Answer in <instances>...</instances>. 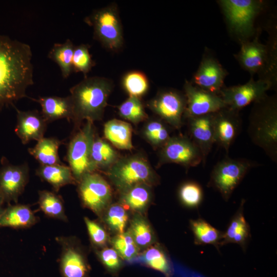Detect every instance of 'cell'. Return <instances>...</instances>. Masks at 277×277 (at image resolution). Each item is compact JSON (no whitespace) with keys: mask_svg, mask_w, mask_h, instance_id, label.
Listing matches in <instances>:
<instances>
[{"mask_svg":"<svg viewBox=\"0 0 277 277\" xmlns=\"http://www.w3.org/2000/svg\"><path fill=\"white\" fill-rule=\"evenodd\" d=\"M122 192V203L134 211L143 210L150 201L151 191L148 185H137Z\"/></svg>","mask_w":277,"mask_h":277,"instance_id":"1f68e13d","label":"cell"},{"mask_svg":"<svg viewBox=\"0 0 277 277\" xmlns=\"http://www.w3.org/2000/svg\"><path fill=\"white\" fill-rule=\"evenodd\" d=\"M62 142L54 137H43L32 148L28 149L30 155L40 165L62 164L58 155V148Z\"/></svg>","mask_w":277,"mask_h":277,"instance_id":"83f0119b","label":"cell"},{"mask_svg":"<svg viewBox=\"0 0 277 277\" xmlns=\"http://www.w3.org/2000/svg\"><path fill=\"white\" fill-rule=\"evenodd\" d=\"M85 223L92 244L95 247L104 246L108 241V235L105 229L96 222L85 217Z\"/></svg>","mask_w":277,"mask_h":277,"instance_id":"60d3db41","label":"cell"},{"mask_svg":"<svg viewBox=\"0 0 277 277\" xmlns=\"http://www.w3.org/2000/svg\"><path fill=\"white\" fill-rule=\"evenodd\" d=\"M27 163L13 165L4 163L0 168V196L5 203L17 204L29 181Z\"/></svg>","mask_w":277,"mask_h":277,"instance_id":"2e32d148","label":"cell"},{"mask_svg":"<svg viewBox=\"0 0 277 277\" xmlns=\"http://www.w3.org/2000/svg\"><path fill=\"white\" fill-rule=\"evenodd\" d=\"M55 240L61 247L60 269L62 277H88L89 266L86 258L75 239L60 236Z\"/></svg>","mask_w":277,"mask_h":277,"instance_id":"9a60e30c","label":"cell"},{"mask_svg":"<svg viewBox=\"0 0 277 277\" xmlns=\"http://www.w3.org/2000/svg\"><path fill=\"white\" fill-rule=\"evenodd\" d=\"M273 85L270 81L260 78L254 80L253 78L246 83L224 87L220 93L226 107L236 111L255 103L267 96L266 92Z\"/></svg>","mask_w":277,"mask_h":277,"instance_id":"8fae6325","label":"cell"},{"mask_svg":"<svg viewBox=\"0 0 277 277\" xmlns=\"http://www.w3.org/2000/svg\"><path fill=\"white\" fill-rule=\"evenodd\" d=\"M164 123L162 120H152L148 122L143 129L144 136L155 147L161 148L171 137Z\"/></svg>","mask_w":277,"mask_h":277,"instance_id":"d590c367","label":"cell"},{"mask_svg":"<svg viewBox=\"0 0 277 277\" xmlns=\"http://www.w3.org/2000/svg\"><path fill=\"white\" fill-rule=\"evenodd\" d=\"M93 29L94 36L104 47L117 51L123 46L122 26L117 8L114 5L94 11L85 18Z\"/></svg>","mask_w":277,"mask_h":277,"instance_id":"ba28073f","label":"cell"},{"mask_svg":"<svg viewBox=\"0 0 277 277\" xmlns=\"http://www.w3.org/2000/svg\"><path fill=\"white\" fill-rule=\"evenodd\" d=\"M184 90L186 99L184 117L186 118L213 113L226 107L220 95L204 90L187 81Z\"/></svg>","mask_w":277,"mask_h":277,"instance_id":"5bb4252c","label":"cell"},{"mask_svg":"<svg viewBox=\"0 0 277 277\" xmlns=\"http://www.w3.org/2000/svg\"><path fill=\"white\" fill-rule=\"evenodd\" d=\"M256 165L245 159L227 156L213 167L207 186L217 190L227 201L248 171Z\"/></svg>","mask_w":277,"mask_h":277,"instance_id":"8992f818","label":"cell"},{"mask_svg":"<svg viewBox=\"0 0 277 277\" xmlns=\"http://www.w3.org/2000/svg\"><path fill=\"white\" fill-rule=\"evenodd\" d=\"M95 134L93 122L86 121L69 143L67 160L77 183L86 174L96 171L91 161V146Z\"/></svg>","mask_w":277,"mask_h":277,"instance_id":"52a82bcc","label":"cell"},{"mask_svg":"<svg viewBox=\"0 0 277 277\" xmlns=\"http://www.w3.org/2000/svg\"><path fill=\"white\" fill-rule=\"evenodd\" d=\"M107 174L122 192L137 185H149L157 181V175L147 160L138 154L119 158L107 170Z\"/></svg>","mask_w":277,"mask_h":277,"instance_id":"277c9868","label":"cell"},{"mask_svg":"<svg viewBox=\"0 0 277 277\" xmlns=\"http://www.w3.org/2000/svg\"><path fill=\"white\" fill-rule=\"evenodd\" d=\"M112 243L120 256L128 262L138 254V247L129 230L126 232L117 234L112 239Z\"/></svg>","mask_w":277,"mask_h":277,"instance_id":"74e56055","label":"cell"},{"mask_svg":"<svg viewBox=\"0 0 277 277\" xmlns=\"http://www.w3.org/2000/svg\"><path fill=\"white\" fill-rule=\"evenodd\" d=\"M132 132V128L130 123L117 119L108 121L104 127L105 138L120 149L133 148Z\"/></svg>","mask_w":277,"mask_h":277,"instance_id":"d4e9b609","label":"cell"},{"mask_svg":"<svg viewBox=\"0 0 277 277\" xmlns=\"http://www.w3.org/2000/svg\"><path fill=\"white\" fill-rule=\"evenodd\" d=\"M78 183V192L83 204L97 215L108 207L112 190L106 180L96 172L84 175Z\"/></svg>","mask_w":277,"mask_h":277,"instance_id":"30bf717a","label":"cell"},{"mask_svg":"<svg viewBox=\"0 0 277 277\" xmlns=\"http://www.w3.org/2000/svg\"><path fill=\"white\" fill-rule=\"evenodd\" d=\"M72 71L88 73L94 65L89 53V46L81 44L74 46L72 57Z\"/></svg>","mask_w":277,"mask_h":277,"instance_id":"ab89813d","label":"cell"},{"mask_svg":"<svg viewBox=\"0 0 277 277\" xmlns=\"http://www.w3.org/2000/svg\"><path fill=\"white\" fill-rule=\"evenodd\" d=\"M38 220L29 205H9L0 216V227L28 228L36 224Z\"/></svg>","mask_w":277,"mask_h":277,"instance_id":"603a6c76","label":"cell"},{"mask_svg":"<svg viewBox=\"0 0 277 277\" xmlns=\"http://www.w3.org/2000/svg\"><path fill=\"white\" fill-rule=\"evenodd\" d=\"M118 113L122 118L135 124L148 117L140 98L133 96H129L118 107Z\"/></svg>","mask_w":277,"mask_h":277,"instance_id":"e575fe53","label":"cell"},{"mask_svg":"<svg viewBox=\"0 0 277 277\" xmlns=\"http://www.w3.org/2000/svg\"><path fill=\"white\" fill-rule=\"evenodd\" d=\"M249 117L248 133L254 144L262 148L274 162L277 156V105L274 96L254 103Z\"/></svg>","mask_w":277,"mask_h":277,"instance_id":"3957f363","label":"cell"},{"mask_svg":"<svg viewBox=\"0 0 277 277\" xmlns=\"http://www.w3.org/2000/svg\"><path fill=\"white\" fill-rule=\"evenodd\" d=\"M244 199L241 200L240 206L231 217L227 227L223 231L220 247L229 243L240 245L244 251L246 250L251 237L250 226L244 215Z\"/></svg>","mask_w":277,"mask_h":277,"instance_id":"44dd1931","label":"cell"},{"mask_svg":"<svg viewBox=\"0 0 277 277\" xmlns=\"http://www.w3.org/2000/svg\"><path fill=\"white\" fill-rule=\"evenodd\" d=\"M33 100L41 105V113L47 123L63 118L72 120L73 106L70 95L42 96Z\"/></svg>","mask_w":277,"mask_h":277,"instance_id":"7402d4cb","label":"cell"},{"mask_svg":"<svg viewBox=\"0 0 277 277\" xmlns=\"http://www.w3.org/2000/svg\"><path fill=\"white\" fill-rule=\"evenodd\" d=\"M107 209L105 222L108 226L118 234L124 233L128 219L125 208L119 204H113Z\"/></svg>","mask_w":277,"mask_h":277,"instance_id":"f35d334b","label":"cell"},{"mask_svg":"<svg viewBox=\"0 0 277 277\" xmlns=\"http://www.w3.org/2000/svg\"><path fill=\"white\" fill-rule=\"evenodd\" d=\"M119 159L115 149L95 134L91 150V161L95 170H107Z\"/></svg>","mask_w":277,"mask_h":277,"instance_id":"484cf974","label":"cell"},{"mask_svg":"<svg viewBox=\"0 0 277 277\" xmlns=\"http://www.w3.org/2000/svg\"><path fill=\"white\" fill-rule=\"evenodd\" d=\"M38 204L47 216L64 222L68 221L63 200L56 193L45 190L39 191Z\"/></svg>","mask_w":277,"mask_h":277,"instance_id":"f546056e","label":"cell"},{"mask_svg":"<svg viewBox=\"0 0 277 277\" xmlns=\"http://www.w3.org/2000/svg\"><path fill=\"white\" fill-rule=\"evenodd\" d=\"M122 84L129 96L140 98L147 91L149 82L147 76L140 71H130L123 77Z\"/></svg>","mask_w":277,"mask_h":277,"instance_id":"8d00e7d4","label":"cell"},{"mask_svg":"<svg viewBox=\"0 0 277 277\" xmlns=\"http://www.w3.org/2000/svg\"><path fill=\"white\" fill-rule=\"evenodd\" d=\"M203 190L197 182L192 181L184 183L179 190V197L182 204L191 209H197L203 200Z\"/></svg>","mask_w":277,"mask_h":277,"instance_id":"836d02e7","label":"cell"},{"mask_svg":"<svg viewBox=\"0 0 277 277\" xmlns=\"http://www.w3.org/2000/svg\"><path fill=\"white\" fill-rule=\"evenodd\" d=\"M17 123L14 131L22 144L37 142L44 137L47 122L37 110L21 111L17 108Z\"/></svg>","mask_w":277,"mask_h":277,"instance_id":"ffe728a7","label":"cell"},{"mask_svg":"<svg viewBox=\"0 0 277 277\" xmlns=\"http://www.w3.org/2000/svg\"><path fill=\"white\" fill-rule=\"evenodd\" d=\"M186 105L184 93L173 89L160 91L148 103L150 109L161 120L177 129L183 125Z\"/></svg>","mask_w":277,"mask_h":277,"instance_id":"4fadbf2b","label":"cell"},{"mask_svg":"<svg viewBox=\"0 0 277 277\" xmlns=\"http://www.w3.org/2000/svg\"><path fill=\"white\" fill-rule=\"evenodd\" d=\"M227 75L226 70L216 59L206 55L202 58L191 83L204 90L220 95Z\"/></svg>","mask_w":277,"mask_h":277,"instance_id":"e0dca14e","label":"cell"},{"mask_svg":"<svg viewBox=\"0 0 277 277\" xmlns=\"http://www.w3.org/2000/svg\"><path fill=\"white\" fill-rule=\"evenodd\" d=\"M113 84L108 79L100 76L85 77L70 89L73 106L72 121L76 127L85 120H101L107 104Z\"/></svg>","mask_w":277,"mask_h":277,"instance_id":"7a4b0ae2","label":"cell"},{"mask_svg":"<svg viewBox=\"0 0 277 277\" xmlns=\"http://www.w3.org/2000/svg\"><path fill=\"white\" fill-rule=\"evenodd\" d=\"M5 202L4 201V200L3 199V198L0 196V216L1 215H2L4 210V204Z\"/></svg>","mask_w":277,"mask_h":277,"instance_id":"7bdbcfd3","label":"cell"},{"mask_svg":"<svg viewBox=\"0 0 277 277\" xmlns=\"http://www.w3.org/2000/svg\"><path fill=\"white\" fill-rule=\"evenodd\" d=\"M74 46L69 39L62 43H55L48 54V57L59 67L62 76L66 78L72 72V57Z\"/></svg>","mask_w":277,"mask_h":277,"instance_id":"4dcf8cb0","label":"cell"},{"mask_svg":"<svg viewBox=\"0 0 277 277\" xmlns=\"http://www.w3.org/2000/svg\"><path fill=\"white\" fill-rule=\"evenodd\" d=\"M129 231L138 247H146L153 241L154 235L150 226L140 215H137L132 219Z\"/></svg>","mask_w":277,"mask_h":277,"instance_id":"d6a6232c","label":"cell"},{"mask_svg":"<svg viewBox=\"0 0 277 277\" xmlns=\"http://www.w3.org/2000/svg\"><path fill=\"white\" fill-rule=\"evenodd\" d=\"M232 33L240 41L248 39L254 33V23L262 11L263 2L258 0L218 1Z\"/></svg>","mask_w":277,"mask_h":277,"instance_id":"5b68a950","label":"cell"},{"mask_svg":"<svg viewBox=\"0 0 277 277\" xmlns=\"http://www.w3.org/2000/svg\"><path fill=\"white\" fill-rule=\"evenodd\" d=\"M32 57L28 44L0 35V107L27 96L33 84Z\"/></svg>","mask_w":277,"mask_h":277,"instance_id":"6da1fadb","label":"cell"},{"mask_svg":"<svg viewBox=\"0 0 277 277\" xmlns=\"http://www.w3.org/2000/svg\"><path fill=\"white\" fill-rule=\"evenodd\" d=\"M36 174L42 181L49 183L56 192L66 185L76 183L69 166L62 163L40 165L36 170Z\"/></svg>","mask_w":277,"mask_h":277,"instance_id":"cb8c5ba5","label":"cell"},{"mask_svg":"<svg viewBox=\"0 0 277 277\" xmlns=\"http://www.w3.org/2000/svg\"><path fill=\"white\" fill-rule=\"evenodd\" d=\"M213 116L215 143L228 152L240 130L239 112L226 107L214 113Z\"/></svg>","mask_w":277,"mask_h":277,"instance_id":"ac0fdd59","label":"cell"},{"mask_svg":"<svg viewBox=\"0 0 277 277\" xmlns=\"http://www.w3.org/2000/svg\"><path fill=\"white\" fill-rule=\"evenodd\" d=\"M103 264L111 271L118 270L121 265L120 255L114 248H105L97 252Z\"/></svg>","mask_w":277,"mask_h":277,"instance_id":"b9f144b4","label":"cell"},{"mask_svg":"<svg viewBox=\"0 0 277 277\" xmlns=\"http://www.w3.org/2000/svg\"><path fill=\"white\" fill-rule=\"evenodd\" d=\"M141 263L159 271L167 276L171 275L172 266L167 254L161 247L152 246L129 262Z\"/></svg>","mask_w":277,"mask_h":277,"instance_id":"4316f807","label":"cell"},{"mask_svg":"<svg viewBox=\"0 0 277 277\" xmlns=\"http://www.w3.org/2000/svg\"><path fill=\"white\" fill-rule=\"evenodd\" d=\"M259 32L251 40L241 41L239 52L235 57L242 68L251 74H267V70L275 71V55H272L271 48L260 42Z\"/></svg>","mask_w":277,"mask_h":277,"instance_id":"9c48e42d","label":"cell"},{"mask_svg":"<svg viewBox=\"0 0 277 277\" xmlns=\"http://www.w3.org/2000/svg\"><path fill=\"white\" fill-rule=\"evenodd\" d=\"M213 113L186 118L189 137L200 149L204 164L215 143Z\"/></svg>","mask_w":277,"mask_h":277,"instance_id":"d6986e66","label":"cell"},{"mask_svg":"<svg viewBox=\"0 0 277 277\" xmlns=\"http://www.w3.org/2000/svg\"><path fill=\"white\" fill-rule=\"evenodd\" d=\"M203 162L202 154L192 140L186 135L170 137L161 148L160 164L175 163L188 169Z\"/></svg>","mask_w":277,"mask_h":277,"instance_id":"7c38bea8","label":"cell"},{"mask_svg":"<svg viewBox=\"0 0 277 277\" xmlns=\"http://www.w3.org/2000/svg\"><path fill=\"white\" fill-rule=\"evenodd\" d=\"M189 227L194 236L196 245H212L219 250L223 231L213 227L202 218L191 220Z\"/></svg>","mask_w":277,"mask_h":277,"instance_id":"f1b7e54d","label":"cell"}]
</instances>
